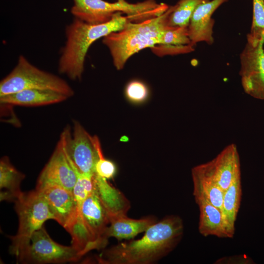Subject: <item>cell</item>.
Returning <instances> with one entry per match:
<instances>
[{"label": "cell", "instance_id": "cell-5", "mask_svg": "<svg viewBox=\"0 0 264 264\" xmlns=\"http://www.w3.org/2000/svg\"><path fill=\"white\" fill-rule=\"evenodd\" d=\"M70 12L74 18L91 24L110 21L114 14L122 13L130 22H141L164 13L169 6L155 0L130 3L126 0L110 2L104 0H72Z\"/></svg>", "mask_w": 264, "mask_h": 264}, {"label": "cell", "instance_id": "cell-10", "mask_svg": "<svg viewBox=\"0 0 264 264\" xmlns=\"http://www.w3.org/2000/svg\"><path fill=\"white\" fill-rule=\"evenodd\" d=\"M246 39L240 55L242 85L247 94L264 99V41Z\"/></svg>", "mask_w": 264, "mask_h": 264}, {"label": "cell", "instance_id": "cell-21", "mask_svg": "<svg viewBox=\"0 0 264 264\" xmlns=\"http://www.w3.org/2000/svg\"><path fill=\"white\" fill-rule=\"evenodd\" d=\"M210 0H179L168 16L167 24L170 27H188L197 7Z\"/></svg>", "mask_w": 264, "mask_h": 264}, {"label": "cell", "instance_id": "cell-11", "mask_svg": "<svg viewBox=\"0 0 264 264\" xmlns=\"http://www.w3.org/2000/svg\"><path fill=\"white\" fill-rule=\"evenodd\" d=\"M193 169L214 181L224 192L241 174L237 146L234 144L227 145L214 159Z\"/></svg>", "mask_w": 264, "mask_h": 264}, {"label": "cell", "instance_id": "cell-20", "mask_svg": "<svg viewBox=\"0 0 264 264\" xmlns=\"http://www.w3.org/2000/svg\"><path fill=\"white\" fill-rule=\"evenodd\" d=\"M191 173L195 201L202 200L207 201L222 212L224 191L214 181L193 168Z\"/></svg>", "mask_w": 264, "mask_h": 264}, {"label": "cell", "instance_id": "cell-14", "mask_svg": "<svg viewBox=\"0 0 264 264\" xmlns=\"http://www.w3.org/2000/svg\"><path fill=\"white\" fill-rule=\"evenodd\" d=\"M228 0H211L197 7L188 26L191 45L194 46L200 42H205L209 45L213 43L215 21L212 18V15L217 8Z\"/></svg>", "mask_w": 264, "mask_h": 264}, {"label": "cell", "instance_id": "cell-13", "mask_svg": "<svg viewBox=\"0 0 264 264\" xmlns=\"http://www.w3.org/2000/svg\"><path fill=\"white\" fill-rule=\"evenodd\" d=\"M36 190L44 197L54 220L66 230L74 221L77 212L72 191L51 184H37Z\"/></svg>", "mask_w": 264, "mask_h": 264}, {"label": "cell", "instance_id": "cell-9", "mask_svg": "<svg viewBox=\"0 0 264 264\" xmlns=\"http://www.w3.org/2000/svg\"><path fill=\"white\" fill-rule=\"evenodd\" d=\"M82 257L73 245L54 242L43 226L33 233L30 244L18 259L23 263L54 264L77 261Z\"/></svg>", "mask_w": 264, "mask_h": 264}, {"label": "cell", "instance_id": "cell-15", "mask_svg": "<svg viewBox=\"0 0 264 264\" xmlns=\"http://www.w3.org/2000/svg\"><path fill=\"white\" fill-rule=\"evenodd\" d=\"M156 222L153 217H147L140 219H133L125 213L110 215V222L107 227L104 238L106 241L110 237L117 239H129L145 232Z\"/></svg>", "mask_w": 264, "mask_h": 264}, {"label": "cell", "instance_id": "cell-2", "mask_svg": "<svg viewBox=\"0 0 264 264\" xmlns=\"http://www.w3.org/2000/svg\"><path fill=\"white\" fill-rule=\"evenodd\" d=\"M129 22L122 13L113 15L109 22L91 24L74 18L65 29L66 42L58 61V71L73 81L81 80L88 51L98 39L123 29Z\"/></svg>", "mask_w": 264, "mask_h": 264}, {"label": "cell", "instance_id": "cell-7", "mask_svg": "<svg viewBox=\"0 0 264 264\" xmlns=\"http://www.w3.org/2000/svg\"><path fill=\"white\" fill-rule=\"evenodd\" d=\"M27 89L54 90L72 97L74 90L61 77L41 69L20 55L12 70L0 82V96Z\"/></svg>", "mask_w": 264, "mask_h": 264}, {"label": "cell", "instance_id": "cell-1", "mask_svg": "<svg viewBox=\"0 0 264 264\" xmlns=\"http://www.w3.org/2000/svg\"><path fill=\"white\" fill-rule=\"evenodd\" d=\"M182 219L167 216L149 227L142 238L119 243L97 258L103 264H151L166 256L180 242L183 234Z\"/></svg>", "mask_w": 264, "mask_h": 264}, {"label": "cell", "instance_id": "cell-12", "mask_svg": "<svg viewBox=\"0 0 264 264\" xmlns=\"http://www.w3.org/2000/svg\"><path fill=\"white\" fill-rule=\"evenodd\" d=\"M77 179V173L66 156L60 137L53 154L41 173L37 184H55L72 191Z\"/></svg>", "mask_w": 264, "mask_h": 264}, {"label": "cell", "instance_id": "cell-28", "mask_svg": "<svg viewBox=\"0 0 264 264\" xmlns=\"http://www.w3.org/2000/svg\"></svg>", "mask_w": 264, "mask_h": 264}, {"label": "cell", "instance_id": "cell-8", "mask_svg": "<svg viewBox=\"0 0 264 264\" xmlns=\"http://www.w3.org/2000/svg\"><path fill=\"white\" fill-rule=\"evenodd\" d=\"M65 152L75 171L82 174H95V164L102 154L96 136H91L80 124L74 121L71 133L69 127L62 132Z\"/></svg>", "mask_w": 264, "mask_h": 264}, {"label": "cell", "instance_id": "cell-16", "mask_svg": "<svg viewBox=\"0 0 264 264\" xmlns=\"http://www.w3.org/2000/svg\"><path fill=\"white\" fill-rule=\"evenodd\" d=\"M68 97L60 92L47 89H27L0 96L2 105L39 106L63 102Z\"/></svg>", "mask_w": 264, "mask_h": 264}, {"label": "cell", "instance_id": "cell-24", "mask_svg": "<svg viewBox=\"0 0 264 264\" xmlns=\"http://www.w3.org/2000/svg\"><path fill=\"white\" fill-rule=\"evenodd\" d=\"M160 44L176 45L190 44L188 27L169 26L163 34Z\"/></svg>", "mask_w": 264, "mask_h": 264}, {"label": "cell", "instance_id": "cell-27", "mask_svg": "<svg viewBox=\"0 0 264 264\" xmlns=\"http://www.w3.org/2000/svg\"><path fill=\"white\" fill-rule=\"evenodd\" d=\"M249 262V261L247 260V258L243 257L242 255L235 256L233 257H227L226 258H222L218 260L217 262L218 263H238L242 264L244 262Z\"/></svg>", "mask_w": 264, "mask_h": 264}, {"label": "cell", "instance_id": "cell-22", "mask_svg": "<svg viewBox=\"0 0 264 264\" xmlns=\"http://www.w3.org/2000/svg\"><path fill=\"white\" fill-rule=\"evenodd\" d=\"M253 16L250 32L247 37L264 41V0H252Z\"/></svg>", "mask_w": 264, "mask_h": 264}, {"label": "cell", "instance_id": "cell-23", "mask_svg": "<svg viewBox=\"0 0 264 264\" xmlns=\"http://www.w3.org/2000/svg\"><path fill=\"white\" fill-rule=\"evenodd\" d=\"M149 89L143 82L134 80L129 82L125 89L127 100L133 104H141L146 102L149 96Z\"/></svg>", "mask_w": 264, "mask_h": 264}, {"label": "cell", "instance_id": "cell-3", "mask_svg": "<svg viewBox=\"0 0 264 264\" xmlns=\"http://www.w3.org/2000/svg\"><path fill=\"white\" fill-rule=\"evenodd\" d=\"M173 8V5L170 6L161 15L141 22L129 21L121 30L103 38L102 42L109 49L116 69H122L135 53L161 44L169 27L167 19Z\"/></svg>", "mask_w": 264, "mask_h": 264}, {"label": "cell", "instance_id": "cell-17", "mask_svg": "<svg viewBox=\"0 0 264 264\" xmlns=\"http://www.w3.org/2000/svg\"><path fill=\"white\" fill-rule=\"evenodd\" d=\"M199 209L198 231L204 237L229 238L221 211L209 202L195 201Z\"/></svg>", "mask_w": 264, "mask_h": 264}, {"label": "cell", "instance_id": "cell-25", "mask_svg": "<svg viewBox=\"0 0 264 264\" xmlns=\"http://www.w3.org/2000/svg\"><path fill=\"white\" fill-rule=\"evenodd\" d=\"M116 172L115 164L111 161L106 159L103 154L97 161L95 166V174L106 179L112 178Z\"/></svg>", "mask_w": 264, "mask_h": 264}, {"label": "cell", "instance_id": "cell-19", "mask_svg": "<svg viewBox=\"0 0 264 264\" xmlns=\"http://www.w3.org/2000/svg\"><path fill=\"white\" fill-rule=\"evenodd\" d=\"M242 193L240 174L224 192L222 215L230 238L235 233V223L240 207Z\"/></svg>", "mask_w": 264, "mask_h": 264}, {"label": "cell", "instance_id": "cell-26", "mask_svg": "<svg viewBox=\"0 0 264 264\" xmlns=\"http://www.w3.org/2000/svg\"><path fill=\"white\" fill-rule=\"evenodd\" d=\"M154 53L161 56L167 54L190 52L193 46L190 44L184 45L158 44L151 48Z\"/></svg>", "mask_w": 264, "mask_h": 264}, {"label": "cell", "instance_id": "cell-4", "mask_svg": "<svg viewBox=\"0 0 264 264\" xmlns=\"http://www.w3.org/2000/svg\"><path fill=\"white\" fill-rule=\"evenodd\" d=\"M111 212L95 186L93 191L83 202L74 221L66 231L72 238V245L83 256L94 249L103 248L104 238L110 224Z\"/></svg>", "mask_w": 264, "mask_h": 264}, {"label": "cell", "instance_id": "cell-6", "mask_svg": "<svg viewBox=\"0 0 264 264\" xmlns=\"http://www.w3.org/2000/svg\"><path fill=\"white\" fill-rule=\"evenodd\" d=\"M15 202L19 228L17 234L10 237V251L18 259L30 244L33 233L42 228L46 220H54V217L44 197L36 189L22 192Z\"/></svg>", "mask_w": 264, "mask_h": 264}, {"label": "cell", "instance_id": "cell-18", "mask_svg": "<svg viewBox=\"0 0 264 264\" xmlns=\"http://www.w3.org/2000/svg\"><path fill=\"white\" fill-rule=\"evenodd\" d=\"M25 175L18 171L7 156L0 161V200H14L22 194L20 185Z\"/></svg>", "mask_w": 264, "mask_h": 264}]
</instances>
